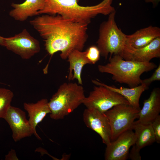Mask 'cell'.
I'll use <instances>...</instances> for the list:
<instances>
[{"label":"cell","instance_id":"1","mask_svg":"<svg viewBox=\"0 0 160 160\" xmlns=\"http://www.w3.org/2000/svg\"><path fill=\"white\" fill-rule=\"evenodd\" d=\"M30 23L44 39L48 53L60 52L63 60L74 50L82 51L87 39V25L59 15L44 14Z\"/></svg>","mask_w":160,"mask_h":160},{"label":"cell","instance_id":"2","mask_svg":"<svg viewBox=\"0 0 160 160\" xmlns=\"http://www.w3.org/2000/svg\"><path fill=\"white\" fill-rule=\"evenodd\" d=\"M113 0H103L94 6L79 5V0H44V6L39 15H59L67 19L88 25L99 14L108 15L116 11L112 5Z\"/></svg>","mask_w":160,"mask_h":160},{"label":"cell","instance_id":"3","mask_svg":"<svg viewBox=\"0 0 160 160\" xmlns=\"http://www.w3.org/2000/svg\"><path fill=\"white\" fill-rule=\"evenodd\" d=\"M105 65H99L98 71L109 73L115 82L127 84L130 88L141 84V75L157 68L154 63L141 62L124 60L119 55H113Z\"/></svg>","mask_w":160,"mask_h":160},{"label":"cell","instance_id":"4","mask_svg":"<svg viewBox=\"0 0 160 160\" xmlns=\"http://www.w3.org/2000/svg\"><path fill=\"white\" fill-rule=\"evenodd\" d=\"M83 87L76 83H64L49 102L50 118L62 119L72 113L85 97Z\"/></svg>","mask_w":160,"mask_h":160},{"label":"cell","instance_id":"5","mask_svg":"<svg viewBox=\"0 0 160 160\" xmlns=\"http://www.w3.org/2000/svg\"><path fill=\"white\" fill-rule=\"evenodd\" d=\"M116 11L108 15L107 20L100 25L97 47L100 55L107 59L113 55H120L125 44L126 35L118 27L115 20Z\"/></svg>","mask_w":160,"mask_h":160},{"label":"cell","instance_id":"6","mask_svg":"<svg viewBox=\"0 0 160 160\" xmlns=\"http://www.w3.org/2000/svg\"><path fill=\"white\" fill-rule=\"evenodd\" d=\"M140 110L129 105H115L105 113L109 121L111 129V141L115 140L123 132L132 129L135 120L138 118Z\"/></svg>","mask_w":160,"mask_h":160},{"label":"cell","instance_id":"7","mask_svg":"<svg viewBox=\"0 0 160 160\" xmlns=\"http://www.w3.org/2000/svg\"><path fill=\"white\" fill-rule=\"evenodd\" d=\"M95 86L83 103L88 108H93L105 113L115 105H129L127 100L120 94L102 86Z\"/></svg>","mask_w":160,"mask_h":160},{"label":"cell","instance_id":"8","mask_svg":"<svg viewBox=\"0 0 160 160\" xmlns=\"http://www.w3.org/2000/svg\"><path fill=\"white\" fill-rule=\"evenodd\" d=\"M4 46L23 59L31 58L40 50L39 42L24 29L13 36L4 37Z\"/></svg>","mask_w":160,"mask_h":160},{"label":"cell","instance_id":"9","mask_svg":"<svg viewBox=\"0 0 160 160\" xmlns=\"http://www.w3.org/2000/svg\"><path fill=\"white\" fill-rule=\"evenodd\" d=\"M4 119L12 130V137L15 142L33 134L25 113L21 109L11 105Z\"/></svg>","mask_w":160,"mask_h":160},{"label":"cell","instance_id":"10","mask_svg":"<svg viewBox=\"0 0 160 160\" xmlns=\"http://www.w3.org/2000/svg\"><path fill=\"white\" fill-rule=\"evenodd\" d=\"M136 136L132 129L120 134L114 140L106 145L105 153V160H126L128 158L131 146L135 144Z\"/></svg>","mask_w":160,"mask_h":160},{"label":"cell","instance_id":"11","mask_svg":"<svg viewBox=\"0 0 160 160\" xmlns=\"http://www.w3.org/2000/svg\"><path fill=\"white\" fill-rule=\"evenodd\" d=\"M83 119L87 127L100 136L104 143L107 145L110 143L111 127L105 113L95 109L87 108L83 113Z\"/></svg>","mask_w":160,"mask_h":160},{"label":"cell","instance_id":"12","mask_svg":"<svg viewBox=\"0 0 160 160\" xmlns=\"http://www.w3.org/2000/svg\"><path fill=\"white\" fill-rule=\"evenodd\" d=\"M120 55L124 60L148 62L154 58L160 57V37L143 47L136 49L125 44Z\"/></svg>","mask_w":160,"mask_h":160},{"label":"cell","instance_id":"13","mask_svg":"<svg viewBox=\"0 0 160 160\" xmlns=\"http://www.w3.org/2000/svg\"><path fill=\"white\" fill-rule=\"evenodd\" d=\"M160 112V89L154 88L149 98L144 100L142 108L138 113V121L144 124L151 123Z\"/></svg>","mask_w":160,"mask_h":160},{"label":"cell","instance_id":"14","mask_svg":"<svg viewBox=\"0 0 160 160\" xmlns=\"http://www.w3.org/2000/svg\"><path fill=\"white\" fill-rule=\"evenodd\" d=\"M47 99L44 98L36 103H24L23 107L28 113L29 122L33 132V135L38 139L41 138L36 131L38 124L41 122L46 115L51 113Z\"/></svg>","mask_w":160,"mask_h":160},{"label":"cell","instance_id":"15","mask_svg":"<svg viewBox=\"0 0 160 160\" xmlns=\"http://www.w3.org/2000/svg\"><path fill=\"white\" fill-rule=\"evenodd\" d=\"M44 0H25L20 4L12 3L13 8L9 15L16 20L23 22L29 17L39 15L38 12L43 8Z\"/></svg>","mask_w":160,"mask_h":160},{"label":"cell","instance_id":"16","mask_svg":"<svg viewBox=\"0 0 160 160\" xmlns=\"http://www.w3.org/2000/svg\"><path fill=\"white\" fill-rule=\"evenodd\" d=\"M160 37V28L150 25L127 35L125 44L136 49L146 46L156 38Z\"/></svg>","mask_w":160,"mask_h":160},{"label":"cell","instance_id":"17","mask_svg":"<svg viewBox=\"0 0 160 160\" xmlns=\"http://www.w3.org/2000/svg\"><path fill=\"white\" fill-rule=\"evenodd\" d=\"M92 81L97 85L104 86L120 94L127 100L130 105L139 110L141 109L139 103L140 97L143 92L148 88L143 84L129 88L122 87L118 88L114 86H108L98 80H92Z\"/></svg>","mask_w":160,"mask_h":160},{"label":"cell","instance_id":"18","mask_svg":"<svg viewBox=\"0 0 160 160\" xmlns=\"http://www.w3.org/2000/svg\"><path fill=\"white\" fill-rule=\"evenodd\" d=\"M67 59L69 63L68 80L76 79L78 84L82 85L81 75L83 67L86 64H91L86 56L85 52L74 50L69 55Z\"/></svg>","mask_w":160,"mask_h":160},{"label":"cell","instance_id":"19","mask_svg":"<svg viewBox=\"0 0 160 160\" xmlns=\"http://www.w3.org/2000/svg\"><path fill=\"white\" fill-rule=\"evenodd\" d=\"M132 129L135 130L136 137L135 145L140 149L156 141L151 123L144 124L138 121H135Z\"/></svg>","mask_w":160,"mask_h":160},{"label":"cell","instance_id":"20","mask_svg":"<svg viewBox=\"0 0 160 160\" xmlns=\"http://www.w3.org/2000/svg\"><path fill=\"white\" fill-rule=\"evenodd\" d=\"M14 96L13 92L10 90L0 88V118L4 119L11 106Z\"/></svg>","mask_w":160,"mask_h":160},{"label":"cell","instance_id":"21","mask_svg":"<svg viewBox=\"0 0 160 160\" xmlns=\"http://www.w3.org/2000/svg\"><path fill=\"white\" fill-rule=\"evenodd\" d=\"M86 56L91 64H95L100 59V52L97 47L95 46L90 47L85 51Z\"/></svg>","mask_w":160,"mask_h":160},{"label":"cell","instance_id":"22","mask_svg":"<svg viewBox=\"0 0 160 160\" xmlns=\"http://www.w3.org/2000/svg\"><path fill=\"white\" fill-rule=\"evenodd\" d=\"M157 143H160V115H159L151 123Z\"/></svg>","mask_w":160,"mask_h":160},{"label":"cell","instance_id":"23","mask_svg":"<svg viewBox=\"0 0 160 160\" xmlns=\"http://www.w3.org/2000/svg\"><path fill=\"white\" fill-rule=\"evenodd\" d=\"M156 68L153 73L150 77L142 80L141 84H144L148 87L153 81L160 80V64Z\"/></svg>","mask_w":160,"mask_h":160},{"label":"cell","instance_id":"24","mask_svg":"<svg viewBox=\"0 0 160 160\" xmlns=\"http://www.w3.org/2000/svg\"><path fill=\"white\" fill-rule=\"evenodd\" d=\"M140 149L138 148L135 144L132 147L129 153L128 158L132 160H141V156L140 153Z\"/></svg>","mask_w":160,"mask_h":160},{"label":"cell","instance_id":"25","mask_svg":"<svg viewBox=\"0 0 160 160\" xmlns=\"http://www.w3.org/2000/svg\"><path fill=\"white\" fill-rule=\"evenodd\" d=\"M146 2H151L154 6H156L160 0H144Z\"/></svg>","mask_w":160,"mask_h":160},{"label":"cell","instance_id":"26","mask_svg":"<svg viewBox=\"0 0 160 160\" xmlns=\"http://www.w3.org/2000/svg\"><path fill=\"white\" fill-rule=\"evenodd\" d=\"M0 45L4 46V37L0 36Z\"/></svg>","mask_w":160,"mask_h":160},{"label":"cell","instance_id":"27","mask_svg":"<svg viewBox=\"0 0 160 160\" xmlns=\"http://www.w3.org/2000/svg\"><path fill=\"white\" fill-rule=\"evenodd\" d=\"M0 83H1L0 82Z\"/></svg>","mask_w":160,"mask_h":160}]
</instances>
